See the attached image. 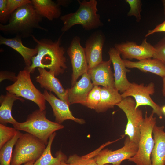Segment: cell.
<instances>
[{
	"label": "cell",
	"instance_id": "cell-1",
	"mask_svg": "<svg viewBox=\"0 0 165 165\" xmlns=\"http://www.w3.org/2000/svg\"><path fill=\"white\" fill-rule=\"evenodd\" d=\"M62 36L53 41L47 38L38 39L32 35L31 37L36 43L38 52L32 58L31 65L24 68L33 73L36 68H46L56 77L63 73L67 67L65 49L61 46Z\"/></svg>",
	"mask_w": 165,
	"mask_h": 165
},
{
	"label": "cell",
	"instance_id": "cell-2",
	"mask_svg": "<svg viewBox=\"0 0 165 165\" xmlns=\"http://www.w3.org/2000/svg\"><path fill=\"white\" fill-rule=\"evenodd\" d=\"M43 18L32 2L28 3L13 13L7 24H0V30L5 35H15L22 38H27L31 36L35 29L47 31L40 24Z\"/></svg>",
	"mask_w": 165,
	"mask_h": 165
},
{
	"label": "cell",
	"instance_id": "cell-3",
	"mask_svg": "<svg viewBox=\"0 0 165 165\" xmlns=\"http://www.w3.org/2000/svg\"><path fill=\"white\" fill-rule=\"evenodd\" d=\"M79 4L78 9L74 13L61 16L60 19L63 23L61 31L64 33L76 24H80L86 30H90L102 26L100 16L97 14V1L78 0Z\"/></svg>",
	"mask_w": 165,
	"mask_h": 165
},
{
	"label": "cell",
	"instance_id": "cell-4",
	"mask_svg": "<svg viewBox=\"0 0 165 165\" xmlns=\"http://www.w3.org/2000/svg\"><path fill=\"white\" fill-rule=\"evenodd\" d=\"M46 110H36L29 114L25 122L13 125L17 130L23 131L38 138L47 145L50 136L64 126L49 120L46 116Z\"/></svg>",
	"mask_w": 165,
	"mask_h": 165
},
{
	"label": "cell",
	"instance_id": "cell-5",
	"mask_svg": "<svg viewBox=\"0 0 165 165\" xmlns=\"http://www.w3.org/2000/svg\"><path fill=\"white\" fill-rule=\"evenodd\" d=\"M46 145L34 135L28 133H22L15 144L11 165H21L36 161L43 153Z\"/></svg>",
	"mask_w": 165,
	"mask_h": 165
},
{
	"label": "cell",
	"instance_id": "cell-6",
	"mask_svg": "<svg viewBox=\"0 0 165 165\" xmlns=\"http://www.w3.org/2000/svg\"><path fill=\"white\" fill-rule=\"evenodd\" d=\"M152 112L148 116L146 112L140 128L138 148L136 154L128 160L135 165H151V155L155 141L152 134L153 128L156 123V118Z\"/></svg>",
	"mask_w": 165,
	"mask_h": 165
},
{
	"label": "cell",
	"instance_id": "cell-7",
	"mask_svg": "<svg viewBox=\"0 0 165 165\" xmlns=\"http://www.w3.org/2000/svg\"><path fill=\"white\" fill-rule=\"evenodd\" d=\"M31 73L26 69L20 71L14 83L6 88L7 91L18 97L32 101L41 110H46V101L44 96L33 83Z\"/></svg>",
	"mask_w": 165,
	"mask_h": 165
},
{
	"label": "cell",
	"instance_id": "cell-8",
	"mask_svg": "<svg viewBox=\"0 0 165 165\" xmlns=\"http://www.w3.org/2000/svg\"><path fill=\"white\" fill-rule=\"evenodd\" d=\"M135 100L130 97L122 99L116 105L125 113L127 122L125 134L130 141L138 145L140 134V128L144 118L142 111L138 108L135 109Z\"/></svg>",
	"mask_w": 165,
	"mask_h": 165
},
{
	"label": "cell",
	"instance_id": "cell-9",
	"mask_svg": "<svg viewBox=\"0 0 165 165\" xmlns=\"http://www.w3.org/2000/svg\"><path fill=\"white\" fill-rule=\"evenodd\" d=\"M155 86L151 82L147 85L138 84L134 82L130 83L128 88L121 94L122 99L128 97H133L136 102L135 109L141 105H148L153 109L152 112L161 119L163 115L161 107L155 103L151 98L155 92Z\"/></svg>",
	"mask_w": 165,
	"mask_h": 165
},
{
	"label": "cell",
	"instance_id": "cell-10",
	"mask_svg": "<svg viewBox=\"0 0 165 165\" xmlns=\"http://www.w3.org/2000/svg\"><path fill=\"white\" fill-rule=\"evenodd\" d=\"M138 148V145L131 141L127 136L122 147L115 151L108 148L101 150L95 157L98 165L107 164L120 165L123 160L134 156Z\"/></svg>",
	"mask_w": 165,
	"mask_h": 165
},
{
	"label": "cell",
	"instance_id": "cell-11",
	"mask_svg": "<svg viewBox=\"0 0 165 165\" xmlns=\"http://www.w3.org/2000/svg\"><path fill=\"white\" fill-rule=\"evenodd\" d=\"M72 64V72L71 84L73 86L76 82L78 78L88 70L84 48L80 43V38L77 36L72 39L67 51Z\"/></svg>",
	"mask_w": 165,
	"mask_h": 165
},
{
	"label": "cell",
	"instance_id": "cell-12",
	"mask_svg": "<svg viewBox=\"0 0 165 165\" xmlns=\"http://www.w3.org/2000/svg\"><path fill=\"white\" fill-rule=\"evenodd\" d=\"M115 48L118 50L124 60L135 59L139 61L152 57L155 51L154 46L145 38L140 45L133 42L116 44Z\"/></svg>",
	"mask_w": 165,
	"mask_h": 165
},
{
	"label": "cell",
	"instance_id": "cell-13",
	"mask_svg": "<svg viewBox=\"0 0 165 165\" xmlns=\"http://www.w3.org/2000/svg\"><path fill=\"white\" fill-rule=\"evenodd\" d=\"M105 41V36L99 31L93 33L86 40L84 50L88 69L103 61L102 50Z\"/></svg>",
	"mask_w": 165,
	"mask_h": 165
},
{
	"label": "cell",
	"instance_id": "cell-14",
	"mask_svg": "<svg viewBox=\"0 0 165 165\" xmlns=\"http://www.w3.org/2000/svg\"><path fill=\"white\" fill-rule=\"evenodd\" d=\"M108 53L114 69L115 87L122 93L128 88L131 83L127 76V73L130 71L127 68L119 52L115 47L110 48Z\"/></svg>",
	"mask_w": 165,
	"mask_h": 165
},
{
	"label": "cell",
	"instance_id": "cell-15",
	"mask_svg": "<svg viewBox=\"0 0 165 165\" xmlns=\"http://www.w3.org/2000/svg\"><path fill=\"white\" fill-rule=\"evenodd\" d=\"M45 100L51 105L55 117V122L61 124L67 120H73L80 124L85 123L84 119L75 117L69 109V105L67 103L58 99L51 92L48 93L45 90L43 93Z\"/></svg>",
	"mask_w": 165,
	"mask_h": 165
},
{
	"label": "cell",
	"instance_id": "cell-16",
	"mask_svg": "<svg viewBox=\"0 0 165 165\" xmlns=\"http://www.w3.org/2000/svg\"><path fill=\"white\" fill-rule=\"evenodd\" d=\"M39 75L35 78L41 87L54 92L59 98L70 105L68 100V89H64L54 75L45 69L37 68Z\"/></svg>",
	"mask_w": 165,
	"mask_h": 165
},
{
	"label": "cell",
	"instance_id": "cell-17",
	"mask_svg": "<svg viewBox=\"0 0 165 165\" xmlns=\"http://www.w3.org/2000/svg\"><path fill=\"white\" fill-rule=\"evenodd\" d=\"M88 72L84 73L79 81L68 89V97L70 105L80 104L85 106L88 95L94 86Z\"/></svg>",
	"mask_w": 165,
	"mask_h": 165
},
{
	"label": "cell",
	"instance_id": "cell-18",
	"mask_svg": "<svg viewBox=\"0 0 165 165\" xmlns=\"http://www.w3.org/2000/svg\"><path fill=\"white\" fill-rule=\"evenodd\" d=\"M111 63L110 59L107 61H103L88 70L87 72L94 86L101 85L106 88H115L114 73L111 67Z\"/></svg>",
	"mask_w": 165,
	"mask_h": 165
},
{
	"label": "cell",
	"instance_id": "cell-19",
	"mask_svg": "<svg viewBox=\"0 0 165 165\" xmlns=\"http://www.w3.org/2000/svg\"><path fill=\"white\" fill-rule=\"evenodd\" d=\"M164 126H154V146L151 155V165H165V132Z\"/></svg>",
	"mask_w": 165,
	"mask_h": 165
},
{
	"label": "cell",
	"instance_id": "cell-20",
	"mask_svg": "<svg viewBox=\"0 0 165 165\" xmlns=\"http://www.w3.org/2000/svg\"><path fill=\"white\" fill-rule=\"evenodd\" d=\"M22 38L16 36L13 38H5L0 36V44L4 45L12 48L19 53L23 57L27 67L30 66L32 64V59L38 52L37 48H30L23 44Z\"/></svg>",
	"mask_w": 165,
	"mask_h": 165
},
{
	"label": "cell",
	"instance_id": "cell-21",
	"mask_svg": "<svg viewBox=\"0 0 165 165\" xmlns=\"http://www.w3.org/2000/svg\"><path fill=\"white\" fill-rule=\"evenodd\" d=\"M123 61L127 68H137L143 72L154 74L162 78L165 76V65L158 59L148 58L136 62Z\"/></svg>",
	"mask_w": 165,
	"mask_h": 165
},
{
	"label": "cell",
	"instance_id": "cell-22",
	"mask_svg": "<svg viewBox=\"0 0 165 165\" xmlns=\"http://www.w3.org/2000/svg\"><path fill=\"white\" fill-rule=\"evenodd\" d=\"M19 100L24 102V100L14 94L7 91L6 94H2L0 97V123L6 125L10 123L13 125L17 122L12 116V109L14 101Z\"/></svg>",
	"mask_w": 165,
	"mask_h": 165
},
{
	"label": "cell",
	"instance_id": "cell-23",
	"mask_svg": "<svg viewBox=\"0 0 165 165\" xmlns=\"http://www.w3.org/2000/svg\"><path fill=\"white\" fill-rule=\"evenodd\" d=\"M38 13L43 17L52 21L61 17V6L51 0H31Z\"/></svg>",
	"mask_w": 165,
	"mask_h": 165
},
{
	"label": "cell",
	"instance_id": "cell-24",
	"mask_svg": "<svg viewBox=\"0 0 165 165\" xmlns=\"http://www.w3.org/2000/svg\"><path fill=\"white\" fill-rule=\"evenodd\" d=\"M100 94L101 100L95 110L97 113L105 112L113 108L122 99L121 94L115 88L103 87L101 88Z\"/></svg>",
	"mask_w": 165,
	"mask_h": 165
},
{
	"label": "cell",
	"instance_id": "cell-25",
	"mask_svg": "<svg viewBox=\"0 0 165 165\" xmlns=\"http://www.w3.org/2000/svg\"><path fill=\"white\" fill-rule=\"evenodd\" d=\"M56 134V133L55 132L50 136L45 150L33 165H61L63 163L66 162L67 157L61 150L56 152L55 157L52 155L51 145Z\"/></svg>",
	"mask_w": 165,
	"mask_h": 165
},
{
	"label": "cell",
	"instance_id": "cell-26",
	"mask_svg": "<svg viewBox=\"0 0 165 165\" xmlns=\"http://www.w3.org/2000/svg\"><path fill=\"white\" fill-rule=\"evenodd\" d=\"M109 144L108 142L90 153L82 156L74 154L69 156L66 161L68 165H98L95 157L98 152Z\"/></svg>",
	"mask_w": 165,
	"mask_h": 165
},
{
	"label": "cell",
	"instance_id": "cell-27",
	"mask_svg": "<svg viewBox=\"0 0 165 165\" xmlns=\"http://www.w3.org/2000/svg\"><path fill=\"white\" fill-rule=\"evenodd\" d=\"M21 134L18 130L13 138L0 148V165H11L13 147Z\"/></svg>",
	"mask_w": 165,
	"mask_h": 165
},
{
	"label": "cell",
	"instance_id": "cell-28",
	"mask_svg": "<svg viewBox=\"0 0 165 165\" xmlns=\"http://www.w3.org/2000/svg\"><path fill=\"white\" fill-rule=\"evenodd\" d=\"M101 87L94 86L89 93L86 101V106L95 110L101 100Z\"/></svg>",
	"mask_w": 165,
	"mask_h": 165
},
{
	"label": "cell",
	"instance_id": "cell-29",
	"mask_svg": "<svg viewBox=\"0 0 165 165\" xmlns=\"http://www.w3.org/2000/svg\"><path fill=\"white\" fill-rule=\"evenodd\" d=\"M17 131L14 127L0 124V148L13 138Z\"/></svg>",
	"mask_w": 165,
	"mask_h": 165
},
{
	"label": "cell",
	"instance_id": "cell-30",
	"mask_svg": "<svg viewBox=\"0 0 165 165\" xmlns=\"http://www.w3.org/2000/svg\"><path fill=\"white\" fill-rule=\"evenodd\" d=\"M130 7L127 13L128 16H134L136 21L139 22L141 19V11L142 3L140 0H126Z\"/></svg>",
	"mask_w": 165,
	"mask_h": 165
},
{
	"label": "cell",
	"instance_id": "cell-31",
	"mask_svg": "<svg viewBox=\"0 0 165 165\" xmlns=\"http://www.w3.org/2000/svg\"><path fill=\"white\" fill-rule=\"evenodd\" d=\"M154 47L155 51L152 57L160 60L165 65V36Z\"/></svg>",
	"mask_w": 165,
	"mask_h": 165
},
{
	"label": "cell",
	"instance_id": "cell-32",
	"mask_svg": "<svg viewBox=\"0 0 165 165\" xmlns=\"http://www.w3.org/2000/svg\"><path fill=\"white\" fill-rule=\"evenodd\" d=\"M30 0H7L6 6L7 15L10 17L11 14L18 8L25 4L31 3Z\"/></svg>",
	"mask_w": 165,
	"mask_h": 165
},
{
	"label": "cell",
	"instance_id": "cell-33",
	"mask_svg": "<svg viewBox=\"0 0 165 165\" xmlns=\"http://www.w3.org/2000/svg\"><path fill=\"white\" fill-rule=\"evenodd\" d=\"M7 0H0V22L3 24L8 22L9 18L7 13Z\"/></svg>",
	"mask_w": 165,
	"mask_h": 165
},
{
	"label": "cell",
	"instance_id": "cell-34",
	"mask_svg": "<svg viewBox=\"0 0 165 165\" xmlns=\"http://www.w3.org/2000/svg\"><path fill=\"white\" fill-rule=\"evenodd\" d=\"M0 82L6 79L11 80L14 82L16 80V76L15 75V73L13 72L2 71L0 72Z\"/></svg>",
	"mask_w": 165,
	"mask_h": 165
},
{
	"label": "cell",
	"instance_id": "cell-35",
	"mask_svg": "<svg viewBox=\"0 0 165 165\" xmlns=\"http://www.w3.org/2000/svg\"><path fill=\"white\" fill-rule=\"evenodd\" d=\"M163 32H165V20L162 23L156 26L153 29L148 30L145 36L147 37L156 33Z\"/></svg>",
	"mask_w": 165,
	"mask_h": 165
},
{
	"label": "cell",
	"instance_id": "cell-36",
	"mask_svg": "<svg viewBox=\"0 0 165 165\" xmlns=\"http://www.w3.org/2000/svg\"><path fill=\"white\" fill-rule=\"evenodd\" d=\"M163 84L162 86V93L163 96H165V76L163 78Z\"/></svg>",
	"mask_w": 165,
	"mask_h": 165
},
{
	"label": "cell",
	"instance_id": "cell-37",
	"mask_svg": "<svg viewBox=\"0 0 165 165\" xmlns=\"http://www.w3.org/2000/svg\"><path fill=\"white\" fill-rule=\"evenodd\" d=\"M35 161L34 160L31 161L24 164L23 165H33Z\"/></svg>",
	"mask_w": 165,
	"mask_h": 165
},
{
	"label": "cell",
	"instance_id": "cell-38",
	"mask_svg": "<svg viewBox=\"0 0 165 165\" xmlns=\"http://www.w3.org/2000/svg\"><path fill=\"white\" fill-rule=\"evenodd\" d=\"M163 5V7L164 13L165 16V0H163L162 1Z\"/></svg>",
	"mask_w": 165,
	"mask_h": 165
},
{
	"label": "cell",
	"instance_id": "cell-39",
	"mask_svg": "<svg viewBox=\"0 0 165 165\" xmlns=\"http://www.w3.org/2000/svg\"><path fill=\"white\" fill-rule=\"evenodd\" d=\"M161 108L163 114L165 115V105L162 107Z\"/></svg>",
	"mask_w": 165,
	"mask_h": 165
},
{
	"label": "cell",
	"instance_id": "cell-40",
	"mask_svg": "<svg viewBox=\"0 0 165 165\" xmlns=\"http://www.w3.org/2000/svg\"><path fill=\"white\" fill-rule=\"evenodd\" d=\"M61 165H68V164H67L66 162H64Z\"/></svg>",
	"mask_w": 165,
	"mask_h": 165
},
{
	"label": "cell",
	"instance_id": "cell-41",
	"mask_svg": "<svg viewBox=\"0 0 165 165\" xmlns=\"http://www.w3.org/2000/svg\"><path fill=\"white\" fill-rule=\"evenodd\" d=\"M104 165H113V164H105Z\"/></svg>",
	"mask_w": 165,
	"mask_h": 165
}]
</instances>
